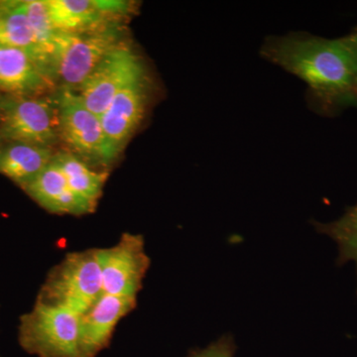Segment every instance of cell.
I'll return each instance as SVG.
<instances>
[{"instance_id":"obj_1","label":"cell","mask_w":357,"mask_h":357,"mask_svg":"<svg viewBox=\"0 0 357 357\" xmlns=\"http://www.w3.org/2000/svg\"><path fill=\"white\" fill-rule=\"evenodd\" d=\"M262 58L300 77L307 86L310 107L333 115L357 107V69L340 38L326 39L304 32L270 36Z\"/></svg>"},{"instance_id":"obj_2","label":"cell","mask_w":357,"mask_h":357,"mask_svg":"<svg viewBox=\"0 0 357 357\" xmlns=\"http://www.w3.org/2000/svg\"><path fill=\"white\" fill-rule=\"evenodd\" d=\"M102 294L98 248H91L68 253L52 268L37 301L82 316Z\"/></svg>"},{"instance_id":"obj_3","label":"cell","mask_w":357,"mask_h":357,"mask_svg":"<svg viewBox=\"0 0 357 357\" xmlns=\"http://www.w3.org/2000/svg\"><path fill=\"white\" fill-rule=\"evenodd\" d=\"M119 38L117 27L109 24L91 31L56 32L52 63L56 83L77 91L102 59L121 43Z\"/></svg>"},{"instance_id":"obj_4","label":"cell","mask_w":357,"mask_h":357,"mask_svg":"<svg viewBox=\"0 0 357 357\" xmlns=\"http://www.w3.org/2000/svg\"><path fill=\"white\" fill-rule=\"evenodd\" d=\"M0 137L50 147L61 139L57 98L49 96H6L0 114Z\"/></svg>"},{"instance_id":"obj_5","label":"cell","mask_w":357,"mask_h":357,"mask_svg":"<svg viewBox=\"0 0 357 357\" xmlns=\"http://www.w3.org/2000/svg\"><path fill=\"white\" fill-rule=\"evenodd\" d=\"M81 316L37 301L22 321V342L40 357H81Z\"/></svg>"},{"instance_id":"obj_6","label":"cell","mask_w":357,"mask_h":357,"mask_svg":"<svg viewBox=\"0 0 357 357\" xmlns=\"http://www.w3.org/2000/svg\"><path fill=\"white\" fill-rule=\"evenodd\" d=\"M57 100L61 139L88 165H110L117 156L110 147L100 117L86 107L76 91L62 88Z\"/></svg>"},{"instance_id":"obj_7","label":"cell","mask_w":357,"mask_h":357,"mask_svg":"<svg viewBox=\"0 0 357 357\" xmlns=\"http://www.w3.org/2000/svg\"><path fill=\"white\" fill-rule=\"evenodd\" d=\"M103 293L137 298L142 290L151 259L141 234H122L114 245L98 248Z\"/></svg>"},{"instance_id":"obj_8","label":"cell","mask_w":357,"mask_h":357,"mask_svg":"<svg viewBox=\"0 0 357 357\" xmlns=\"http://www.w3.org/2000/svg\"><path fill=\"white\" fill-rule=\"evenodd\" d=\"M144 72L131 47L121 42L102 59L77 93L89 109L102 116L115 96Z\"/></svg>"},{"instance_id":"obj_9","label":"cell","mask_w":357,"mask_h":357,"mask_svg":"<svg viewBox=\"0 0 357 357\" xmlns=\"http://www.w3.org/2000/svg\"><path fill=\"white\" fill-rule=\"evenodd\" d=\"M147 100V79L142 72L115 96L100 116L103 130L117 157L142 121Z\"/></svg>"},{"instance_id":"obj_10","label":"cell","mask_w":357,"mask_h":357,"mask_svg":"<svg viewBox=\"0 0 357 357\" xmlns=\"http://www.w3.org/2000/svg\"><path fill=\"white\" fill-rule=\"evenodd\" d=\"M136 306L137 298L103 293L100 299L81 316V357H96L109 347L116 326Z\"/></svg>"},{"instance_id":"obj_11","label":"cell","mask_w":357,"mask_h":357,"mask_svg":"<svg viewBox=\"0 0 357 357\" xmlns=\"http://www.w3.org/2000/svg\"><path fill=\"white\" fill-rule=\"evenodd\" d=\"M55 86L54 77L31 56L0 45V91L8 96L34 98Z\"/></svg>"},{"instance_id":"obj_12","label":"cell","mask_w":357,"mask_h":357,"mask_svg":"<svg viewBox=\"0 0 357 357\" xmlns=\"http://www.w3.org/2000/svg\"><path fill=\"white\" fill-rule=\"evenodd\" d=\"M24 191L45 210L57 215H83L93 213L95 208L70 189L64 174L53 160Z\"/></svg>"},{"instance_id":"obj_13","label":"cell","mask_w":357,"mask_h":357,"mask_svg":"<svg viewBox=\"0 0 357 357\" xmlns=\"http://www.w3.org/2000/svg\"><path fill=\"white\" fill-rule=\"evenodd\" d=\"M53 157L50 147L22 142L0 145V174L24 189L51 163Z\"/></svg>"},{"instance_id":"obj_14","label":"cell","mask_w":357,"mask_h":357,"mask_svg":"<svg viewBox=\"0 0 357 357\" xmlns=\"http://www.w3.org/2000/svg\"><path fill=\"white\" fill-rule=\"evenodd\" d=\"M0 45L25 52L53 77L34 38L23 0L0 1Z\"/></svg>"},{"instance_id":"obj_15","label":"cell","mask_w":357,"mask_h":357,"mask_svg":"<svg viewBox=\"0 0 357 357\" xmlns=\"http://www.w3.org/2000/svg\"><path fill=\"white\" fill-rule=\"evenodd\" d=\"M45 4L57 32H86L109 25L95 0H45Z\"/></svg>"},{"instance_id":"obj_16","label":"cell","mask_w":357,"mask_h":357,"mask_svg":"<svg viewBox=\"0 0 357 357\" xmlns=\"http://www.w3.org/2000/svg\"><path fill=\"white\" fill-rule=\"evenodd\" d=\"M53 163L64 174L72 191L96 210L109 173L93 170L86 162L70 152L54 154Z\"/></svg>"},{"instance_id":"obj_17","label":"cell","mask_w":357,"mask_h":357,"mask_svg":"<svg viewBox=\"0 0 357 357\" xmlns=\"http://www.w3.org/2000/svg\"><path fill=\"white\" fill-rule=\"evenodd\" d=\"M319 234L330 236L338 246V264L356 263L357 269V204L333 222H314Z\"/></svg>"},{"instance_id":"obj_18","label":"cell","mask_w":357,"mask_h":357,"mask_svg":"<svg viewBox=\"0 0 357 357\" xmlns=\"http://www.w3.org/2000/svg\"><path fill=\"white\" fill-rule=\"evenodd\" d=\"M23 3H24L26 15L31 26L34 38L53 74L52 63H53L54 40L57 31L52 25L45 0H23Z\"/></svg>"},{"instance_id":"obj_19","label":"cell","mask_w":357,"mask_h":357,"mask_svg":"<svg viewBox=\"0 0 357 357\" xmlns=\"http://www.w3.org/2000/svg\"><path fill=\"white\" fill-rule=\"evenodd\" d=\"M236 345L231 335H223L204 349L192 352L188 357H234Z\"/></svg>"},{"instance_id":"obj_20","label":"cell","mask_w":357,"mask_h":357,"mask_svg":"<svg viewBox=\"0 0 357 357\" xmlns=\"http://www.w3.org/2000/svg\"><path fill=\"white\" fill-rule=\"evenodd\" d=\"M96 6L109 20L112 18L119 17L122 14H126L129 10V4L126 1H105V0H95Z\"/></svg>"},{"instance_id":"obj_21","label":"cell","mask_w":357,"mask_h":357,"mask_svg":"<svg viewBox=\"0 0 357 357\" xmlns=\"http://www.w3.org/2000/svg\"><path fill=\"white\" fill-rule=\"evenodd\" d=\"M340 40H342V43L344 44L347 50L351 53L357 69V28L351 33H349V35H347V36L342 37Z\"/></svg>"},{"instance_id":"obj_22","label":"cell","mask_w":357,"mask_h":357,"mask_svg":"<svg viewBox=\"0 0 357 357\" xmlns=\"http://www.w3.org/2000/svg\"><path fill=\"white\" fill-rule=\"evenodd\" d=\"M4 102H6V96L0 93V114H1L2 107H3Z\"/></svg>"},{"instance_id":"obj_23","label":"cell","mask_w":357,"mask_h":357,"mask_svg":"<svg viewBox=\"0 0 357 357\" xmlns=\"http://www.w3.org/2000/svg\"><path fill=\"white\" fill-rule=\"evenodd\" d=\"M1 140H2V139H1V137H0V143H1Z\"/></svg>"}]
</instances>
